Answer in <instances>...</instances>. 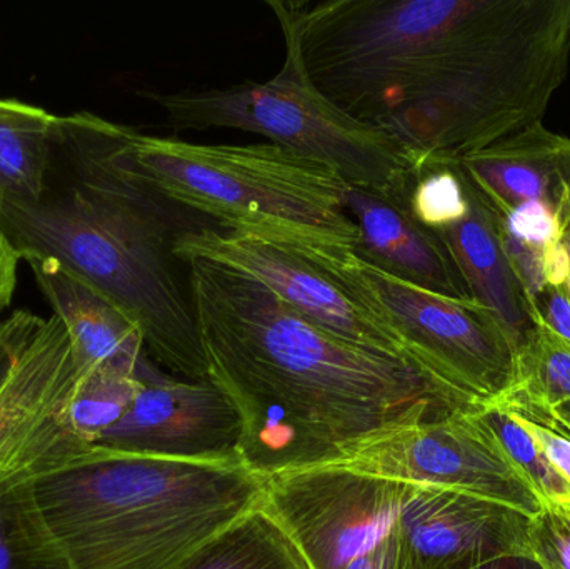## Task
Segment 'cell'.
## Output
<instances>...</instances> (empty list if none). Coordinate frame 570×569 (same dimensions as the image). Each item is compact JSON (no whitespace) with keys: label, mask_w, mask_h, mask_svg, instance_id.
Here are the masks:
<instances>
[{"label":"cell","mask_w":570,"mask_h":569,"mask_svg":"<svg viewBox=\"0 0 570 569\" xmlns=\"http://www.w3.org/2000/svg\"><path fill=\"white\" fill-rule=\"evenodd\" d=\"M292 3L312 82L414 169L542 122L568 76L570 0Z\"/></svg>","instance_id":"cell-1"},{"label":"cell","mask_w":570,"mask_h":569,"mask_svg":"<svg viewBox=\"0 0 570 569\" xmlns=\"http://www.w3.org/2000/svg\"><path fill=\"white\" fill-rule=\"evenodd\" d=\"M184 266L209 377L243 420L240 463L266 480L489 404L419 361L321 330L247 274L200 257Z\"/></svg>","instance_id":"cell-2"},{"label":"cell","mask_w":570,"mask_h":569,"mask_svg":"<svg viewBox=\"0 0 570 569\" xmlns=\"http://www.w3.org/2000/svg\"><path fill=\"white\" fill-rule=\"evenodd\" d=\"M127 129L90 112L57 117L42 196L0 206V229L20 261H52L126 311L166 373L207 380L189 279L174 246L209 226L137 170Z\"/></svg>","instance_id":"cell-3"},{"label":"cell","mask_w":570,"mask_h":569,"mask_svg":"<svg viewBox=\"0 0 570 569\" xmlns=\"http://www.w3.org/2000/svg\"><path fill=\"white\" fill-rule=\"evenodd\" d=\"M266 478L89 447L27 473V510L60 569H179L259 507Z\"/></svg>","instance_id":"cell-4"},{"label":"cell","mask_w":570,"mask_h":569,"mask_svg":"<svg viewBox=\"0 0 570 569\" xmlns=\"http://www.w3.org/2000/svg\"><path fill=\"white\" fill-rule=\"evenodd\" d=\"M127 147L163 196L223 230L283 241L318 256L354 253L358 230L345 207L348 184L332 167L276 144H196L132 127Z\"/></svg>","instance_id":"cell-5"},{"label":"cell","mask_w":570,"mask_h":569,"mask_svg":"<svg viewBox=\"0 0 570 569\" xmlns=\"http://www.w3.org/2000/svg\"><path fill=\"white\" fill-rule=\"evenodd\" d=\"M283 30L285 60L266 82L223 89L140 92L156 104L174 133L234 129L332 167L348 186L385 194L411 193L415 169L385 134L338 109L312 82L298 46L294 3L269 0Z\"/></svg>","instance_id":"cell-6"},{"label":"cell","mask_w":570,"mask_h":569,"mask_svg":"<svg viewBox=\"0 0 570 569\" xmlns=\"http://www.w3.org/2000/svg\"><path fill=\"white\" fill-rule=\"evenodd\" d=\"M335 266L381 310L415 360L484 403L514 390L518 356L488 307L395 279L354 253L335 257Z\"/></svg>","instance_id":"cell-7"},{"label":"cell","mask_w":570,"mask_h":569,"mask_svg":"<svg viewBox=\"0 0 570 569\" xmlns=\"http://www.w3.org/2000/svg\"><path fill=\"white\" fill-rule=\"evenodd\" d=\"M174 254L183 264L200 257L254 277L308 323L347 343L419 361L381 310L337 269L341 256L210 226L184 234Z\"/></svg>","instance_id":"cell-8"},{"label":"cell","mask_w":570,"mask_h":569,"mask_svg":"<svg viewBox=\"0 0 570 569\" xmlns=\"http://www.w3.org/2000/svg\"><path fill=\"white\" fill-rule=\"evenodd\" d=\"M482 410L389 431L352 448L335 467L405 484L462 491L534 518L544 503L505 454Z\"/></svg>","instance_id":"cell-9"},{"label":"cell","mask_w":570,"mask_h":569,"mask_svg":"<svg viewBox=\"0 0 570 569\" xmlns=\"http://www.w3.org/2000/svg\"><path fill=\"white\" fill-rule=\"evenodd\" d=\"M407 488L328 464L271 478L263 507L312 569H344L394 528Z\"/></svg>","instance_id":"cell-10"},{"label":"cell","mask_w":570,"mask_h":569,"mask_svg":"<svg viewBox=\"0 0 570 569\" xmlns=\"http://www.w3.org/2000/svg\"><path fill=\"white\" fill-rule=\"evenodd\" d=\"M137 376L136 401L96 447L167 460L240 463L243 420L219 384L210 377L173 376L150 356L140 363Z\"/></svg>","instance_id":"cell-11"},{"label":"cell","mask_w":570,"mask_h":569,"mask_svg":"<svg viewBox=\"0 0 570 569\" xmlns=\"http://www.w3.org/2000/svg\"><path fill=\"white\" fill-rule=\"evenodd\" d=\"M531 517L474 494L409 484L397 528L414 569H478L532 555Z\"/></svg>","instance_id":"cell-12"},{"label":"cell","mask_w":570,"mask_h":569,"mask_svg":"<svg viewBox=\"0 0 570 569\" xmlns=\"http://www.w3.org/2000/svg\"><path fill=\"white\" fill-rule=\"evenodd\" d=\"M345 207L357 226L358 259L421 290L474 301L444 241L415 219L409 194L348 186Z\"/></svg>","instance_id":"cell-13"},{"label":"cell","mask_w":570,"mask_h":569,"mask_svg":"<svg viewBox=\"0 0 570 569\" xmlns=\"http://www.w3.org/2000/svg\"><path fill=\"white\" fill-rule=\"evenodd\" d=\"M452 160L499 216L528 203L549 204L561 216L570 190V139L544 124H532Z\"/></svg>","instance_id":"cell-14"},{"label":"cell","mask_w":570,"mask_h":569,"mask_svg":"<svg viewBox=\"0 0 570 569\" xmlns=\"http://www.w3.org/2000/svg\"><path fill=\"white\" fill-rule=\"evenodd\" d=\"M468 184L471 194L468 216L435 234L458 264L472 300L499 317L519 357L538 340L542 324L505 253L501 216L479 197L469 180Z\"/></svg>","instance_id":"cell-15"},{"label":"cell","mask_w":570,"mask_h":569,"mask_svg":"<svg viewBox=\"0 0 570 569\" xmlns=\"http://www.w3.org/2000/svg\"><path fill=\"white\" fill-rule=\"evenodd\" d=\"M29 266L69 336L79 377L97 367L137 373L149 354L139 324L126 311L52 261Z\"/></svg>","instance_id":"cell-16"},{"label":"cell","mask_w":570,"mask_h":569,"mask_svg":"<svg viewBox=\"0 0 570 569\" xmlns=\"http://www.w3.org/2000/svg\"><path fill=\"white\" fill-rule=\"evenodd\" d=\"M56 122L40 107L0 99V206L42 196Z\"/></svg>","instance_id":"cell-17"},{"label":"cell","mask_w":570,"mask_h":569,"mask_svg":"<svg viewBox=\"0 0 570 569\" xmlns=\"http://www.w3.org/2000/svg\"><path fill=\"white\" fill-rule=\"evenodd\" d=\"M179 569H312L294 541L263 507L254 508Z\"/></svg>","instance_id":"cell-18"},{"label":"cell","mask_w":570,"mask_h":569,"mask_svg":"<svg viewBox=\"0 0 570 569\" xmlns=\"http://www.w3.org/2000/svg\"><path fill=\"white\" fill-rule=\"evenodd\" d=\"M139 390L137 373L112 367H97L80 376L69 406V428L73 436L96 447L102 434L126 416Z\"/></svg>","instance_id":"cell-19"},{"label":"cell","mask_w":570,"mask_h":569,"mask_svg":"<svg viewBox=\"0 0 570 569\" xmlns=\"http://www.w3.org/2000/svg\"><path fill=\"white\" fill-rule=\"evenodd\" d=\"M482 418L494 431L512 463L531 481L544 507H570V484L549 463L544 451L535 443L514 411L502 401H494L482 410Z\"/></svg>","instance_id":"cell-20"},{"label":"cell","mask_w":570,"mask_h":569,"mask_svg":"<svg viewBox=\"0 0 570 569\" xmlns=\"http://www.w3.org/2000/svg\"><path fill=\"white\" fill-rule=\"evenodd\" d=\"M27 473H0V569H60L27 510Z\"/></svg>","instance_id":"cell-21"},{"label":"cell","mask_w":570,"mask_h":569,"mask_svg":"<svg viewBox=\"0 0 570 569\" xmlns=\"http://www.w3.org/2000/svg\"><path fill=\"white\" fill-rule=\"evenodd\" d=\"M409 207L415 219L434 233L468 216L471 209L469 184L454 160H432L415 169Z\"/></svg>","instance_id":"cell-22"},{"label":"cell","mask_w":570,"mask_h":569,"mask_svg":"<svg viewBox=\"0 0 570 569\" xmlns=\"http://www.w3.org/2000/svg\"><path fill=\"white\" fill-rule=\"evenodd\" d=\"M515 393L531 403L554 410L570 401V344L541 326L538 340L518 357Z\"/></svg>","instance_id":"cell-23"},{"label":"cell","mask_w":570,"mask_h":569,"mask_svg":"<svg viewBox=\"0 0 570 569\" xmlns=\"http://www.w3.org/2000/svg\"><path fill=\"white\" fill-rule=\"evenodd\" d=\"M515 416L519 418L525 430L534 438L548 457L549 463L562 474L570 484V433L556 423L548 410L525 400L521 394L511 391L502 398Z\"/></svg>","instance_id":"cell-24"},{"label":"cell","mask_w":570,"mask_h":569,"mask_svg":"<svg viewBox=\"0 0 570 569\" xmlns=\"http://www.w3.org/2000/svg\"><path fill=\"white\" fill-rule=\"evenodd\" d=\"M529 545L542 569H570V507L548 504L535 514Z\"/></svg>","instance_id":"cell-25"},{"label":"cell","mask_w":570,"mask_h":569,"mask_svg":"<svg viewBox=\"0 0 570 569\" xmlns=\"http://www.w3.org/2000/svg\"><path fill=\"white\" fill-rule=\"evenodd\" d=\"M505 236L524 246L546 251L562 237L561 216L546 203H528L501 217Z\"/></svg>","instance_id":"cell-26"},{"label":"cell","mask_w":570,"mask_h":569,"mask_svg":"<svg viewBox=\"0 0 570 569\" xmlns=\"http://www.w3.org/2000/svg\"><path fill=\"white\" fill-rule=\"evenodd\" d=\"M532 306L539 323L570 344V279L564 284H548L534 297Z\"/></svg>","instance_id":"cell-27"},{"label":"cell","mask_w":570,"mask_h":569,"mask_svg":"<svg viewBox=\"0 0 570 569\" xmlns=\"http://www.w3.org/2000/svg\"><path fill=\"white\" fill-rule=\"evenodd\" d=\"M344 569H414L404 540L399 533L397 521L379 543L358 555Z\"/></svg>","instance_id":"cell-28"},{"label":"cell","mask_w":570,"mask_h":569,"mask_svg":"<svg viewBox=\"0 0 570 569\" xmlns=\"http://www.w3.org/2000/svg\"><path fill=\"white\" fill-rule=\"evenodd\" d=\"M19 263V256H17L13 247L10 246L6 234L0 229V313H3L12 303Z\"/></svg>","instance_id":"cell-29"},{"label":"cell","mask_w":570,"mask_h":569,"mask_svg":"<svg viewBox=\"0 0 570 569\" xmlns=\"http://www.w3.org/2000/svg\"><path fill=\"white\" fill-rule=\"evenodd\" d=\"M478 569H542L532 555H514V557L499 558Z\"/></svg>","instance_id":"cell-30"},{"label":"cell","mask_w":570,"mask_h":569,"mask_svg":"<svg viewBox=\"0 0 570 569\" xmlns=\"http://www.w3.org/2000/svg\"><path fill=\"white\" fill-rule=\"evenodd\" d=\"M561 223H562V243H564L566 249H568L570 257V193L566 197L564 206L561 209Z\"/></svg>","instance_id":"cell-31"},{"label":"cell","mask_w":570,"mask_h":569,"mask_svg":"<svg viewBox=\"0 0 570 569\" xmlns=\"http://www.w3.org/2000/svg\"><path fill=\"white\" fill-rule=\"evenodd\" d=\"M549 413L554 418L556 423L561 424V426L570 433V401L564 404H559V406H556L554 410L549 411Z\"/></svg>","instance_id":"cell-32"}]
</instances>
